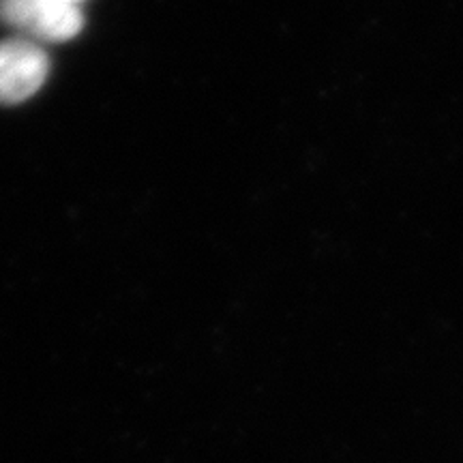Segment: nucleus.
I'll return each instance as SVG.
<instances>
[{
	"mask_svg": "<svg viewBox=\"0 0 463 463\" xmlns=\"http://www.w3.org/2000/svg\"><path fill=\"white\" fill-rule=\"evenodd\" d=\"M0 22L43 43H62L84 28L80 5L67 0H0Z\"/></svg>",
	"mask_w": 463,
	"mask_h": 463,
	"instance_id": "obj_1",
	"label": "nucleus"
},
{
	"mask_svg": "<svg viewBox=\"0 0 463 463\" xmlns=\"http://www.w3.org/2000/svg\"><path fill=\"white\" fill-rule=\"evenodd\" d=\"M50 58L37 42L17 37L0 42V103H22L42 89Z\"/></svg>",
	"mask_w": 463,
	"mask_h": 463,
	"instance_id": "obj_2",
	"label": "nucleus"
},
{
	"mask_svg": "<svg viewBox=\"0 0 463 463\" xmlns=\"http://www.w3.org/2000/svg\"><path fill=\"white\" fill-rule=\"evenodd\" d=\"M67 3H73V5H80V3H82V0H67Z\"/></svg>",
	"mask_w": 463,
	"mask_h": 463,
	"instance_id": "obj_3",
	"label": "nucleus"
}]
</instances>
